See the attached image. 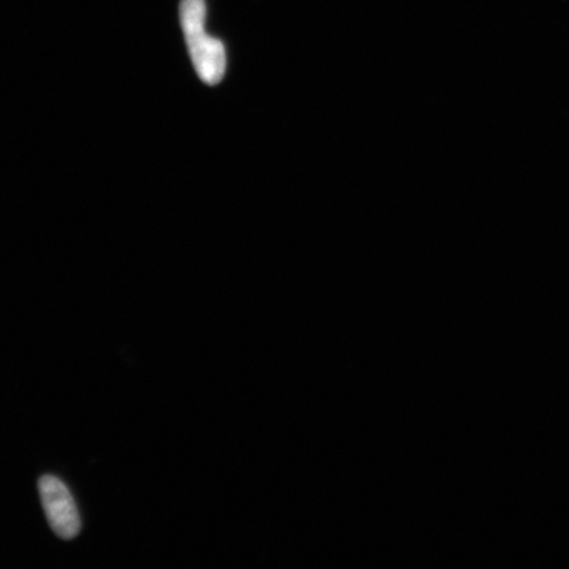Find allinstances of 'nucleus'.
Returning a JSON list of instances; mask_svg holds the SVG:
<instances>
[{"instance_id":"nucleus-1","label":"nucleus","mask_w":569,"mask_h":569,"mask_svg":"<svg viewBox=\"0 0 569 569\" xmlns=\"http://www.w3.org/2000/svg\"><path fill=\"white\" fill-rule=\"evenodd\" d=\"M206 16L204 0H182L180 19L191 61L204 83L218 84L226 74V48L222 41L206 32Z\"/></svg>"},{"instance_id":"nucleus-2","label":"nucleus","mask_w":569,"mask_h":569,"mask_svg":"<svg viewBox=\"0 0 569 569\" xmlns=\"http://www.w3.org/2000/svg\"><path fill=\"white\" fill-rule=\"evenodd\" d=\"M39 492L42 508L56 536L66 540L76 538L81 530V518L66 483L54 476H42Z\"/></svg>"}]
</instances>
